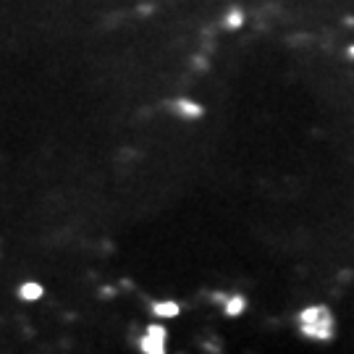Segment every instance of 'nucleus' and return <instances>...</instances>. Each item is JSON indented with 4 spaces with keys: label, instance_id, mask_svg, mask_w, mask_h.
<instances>
[{
    "label": "nucleus",
    "instance_id": "1",
    "mask_svg": "<svg viewBox=\"0 0 354 354\" xmlns=\"http://www.w3.org/2000/svg\"><path fill=\"white\" fill-rule=\"evenodd\" d=\"M21 297L24 299H37V297H42V286L39 283H26L24 289H21Z\"/></svg>",
    "mask_w": 354,
    "mask_h": 354
}]
</instances>
